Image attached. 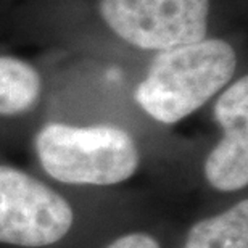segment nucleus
<instances>
[{
  "label": "nucleus",
  "mask_w": 248,
  "mask_h": 248,
  "mask_svg": "<svg viewBox=\"0 0 248 248\" xmlns=\"http://www.w3.org/2000/svg\"><path fill=\"white\" fill-rule=\"evenodd\" d=\"M42 93L41 74L19 58L0 55V116H16L37 107Z\"/></svg>",
  "instance_id": "7"
},
{
  "label": "nucleus",
  "mask_w": 248,
  "mask_h": 248,
  "mask_svg": "<svg viewBox=\"0 0 248 248\" xmlns=\"http://www.w3.org/2000/svg\"><path fill=\"white\" fill-rule=\"evenodd\" d=\"M105 248H161V244L150 232L132 231L113 239Z\"/></svg>",
  "instance_id": "8"
},
{
  "label": "nucleus",
  "mask_w": 248,
  "mask_h": 248,
  "mask_svg": "<svg viewBox=\"0 0 248 248\" xmlns=\"http://www.w3.org/2000/svg\"><path fill=\"white\" fill-rule=\"evenodd\" d=\"M182 248H248V198L193 222Z\"/></svg>",
  "instance_id": "6"
},
{
  "label": "nucleus",
  "mask_w": 248,
  "mask_h": 248,
  "mask_svg": "<svg viewBox=\"0 0 248 248\" xmlns=\"http://www.w3.org/2000/svg\"><path fill=\"white\" fill-rule=\"evenodd\" d=\"M111 31L142 50L163 52L206 39L210 0H100Z\"/></svg>",
  "instance_id": "4"
},
{
  "label": "nucleus",
  "mask_w": 248,
  "mask_h": 248,
  "mask_svg": "<svg viewBox=\"0 0 248 248\" xmlns=\"http://www.w3.org/2000/svg\"><path fill=\"white\" fill-rule=\"evenodd\" d=\"M76 215L66 197L21 168L0 163V244L53 247L73 231Z\"/></svg>",
  "instance_id": "3"
},
{
  "label": "nucleus",
  "mask_w": 248,
  "mask_h": 248,
  "mask_svg": "<svg viewBox=\"0 0 248 248\" xmlns=\"http://www.w3.org/2000/svg\"><path fill=\"white\" fill-rule=\"evenodd\" d=\"M235 69L237 53L221 39L156 52L134 91V100L156 123L176 124L229 86Z\"/></svg>",
  "instance_id": "1"
},
{
  "label": "nucleus",
  "mask_w": 248,
  "mask_h": 248,
  "mask_svg": "<svg viewBox=\"0 0 248 248\" xmlns=\"http://www.w3.org/2000/svg\"><path fill=\"white\" fill-rule=\"evenodd\" d=\"M215 121L219 137L205 158L203 177L213 190L235 193L248 186V79L242 76L217 93Z\"/></svg>",
  "instance_id": "5"
},
{
  "label": "nucleus",
  "mask_w": 248,
  "mask_h": 248,
  "mask_svg": "<svg viewBox=\"0 0 248 248\" xmlns=\"http://www.w3.org/2000/svg\"><path fill=\"white\" fill-rule=\"evenodd\" d=\"M41 170L74 187H113L137 174L142 155L126 129L115 124L47 123L34 137Z\"/></svg>",
  "instance_id": "2"
}]
</instances>
